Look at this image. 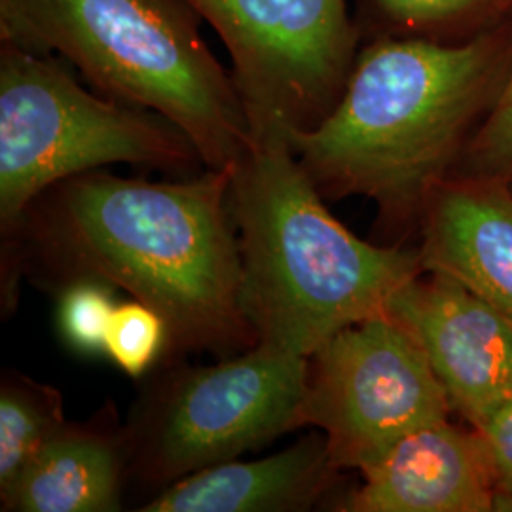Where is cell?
Instances as JSON below:
<instances>
[{
	"label": "cell",
	"mask_w": 512,
	"mask_h": 512,
	"mask_svg": "<svg viewBox=\"0 0 512 512\" xmlns=\"http://www.w3.org/2000/svg\"><path fill=\"white\" fill-rule=\"evenodd\" d=\"M230 184L232 167L177 181L95 169L55 183L2 239V308L16 306L23 275L52 293L99 279L162 315L169 361L255 348Z\"/></svg>",
	"instance_id": "6da1fadb"
},
{
	"label": "cell",
	"mask_w": 512,
	"mask_h": 512,
	"mask_svg": "<svg viewBox=\"0 0 512 512\" xmlns=\"http://www.w3.org/2000/svg\"><path fill=\"white\" fill-rule=\"evenodd\" d=\"M511 67L495 35L465 44L372 38L338 105L289 145L325 200L365 196L389 222L420 219Z\"/></svg>",
	"instance_id": "7a4b0ae2"
},
{
	"label": "cell",
	"mask_w": 512,
	"mask_h": 512,
	"mask_svg": "<svg viewBox=\"0 0 512 512\" xmlns=\"http://www.w3.org/2000/svg\"><path fill=\"white\" fill-rule=\"evenodd\" d=\"M230 209L264 348L310 359L340 330L389 313L425 272L418 251L372 245L334 219L287 141H255L232 165Z\"/></svg>",
	"instance_id": "3957f363"
},
{
	"label": "cell",
	"mask_w": 512,
	"mask_h": 512,
	"mask_svg": "<svg viewBox=\"0 0 512 512\" xmlns=\"http://www.w3.org/2000/svg\"><path fill=\"white\" fill-rule=\"evenodd\" d=\"M0 40L57 55L95 92L164 116L209 169L253 145L232 73L184 0H0Z\"/></svg>",
	"instance_id": "277c9868"
},
{
	"label": "cell",
	"mask_w": 512,
	"mask_h": 512,
	"mask_svg": "<svg viewBox=\"0 0 512 512\" xmlns=\"http://www.w3.org/2000/svg\"><path fill=\"white\" fill-rule=\"evenodd\" d=\"M73 67L0 40V234L10 238L44 190L107 165L175 177L207 169L183 129L152 110L86 90Z\"/></svg>",
	"instance_id": "5b68a950"
},
{
	"label": "cell",
	"mask_w": 512,
	"mask_h": 512,
	"mask_svg": "<svg viewBox=\"0 0 512 512\" xmlns=\"http://www.w3.org/2000/svg\"><path fill=\"white\" fill-rule=\"evenodd\" d=\"M310 359L258 346L217 365H171L126 423L128 475L160 490L293 431Z\"/></svg>",
	"instance_id": "8992f818"
},
{
	"label": "cell",
	"mask_w": 512,
	"mask_h": 512,
	"mask_svg": "<svg viewBox=\"0 0 512 512\" xmlns=\"http://www.w3.org/2000/svg\"><path fill=\"white\" fill-rule=\"evenodd\" d=\"M184 2L230 55L253 143H289L338 105L361 50L348 0Z\"/></svg>",
	"instance_id": "52a82bcc"
},
{
	"label": "cell",
	"mask_w": 512,
	"mask_h": 512,
	"mask_svg": "<svg viewBox=\"0 0 512 512\" xmlns=\"http://www.w3.org/2000/svg\"><path fill=\"white\" fill-rule=\"evenodd\" d=\"M450 412L420 342L384 313L340 330L311 355L293 431H321L334 465L361 473L406 433Z\"/></svg>",
	"instance_id": "ba28073f"
},
{
	"label": "cell",
	"mask_w": 512,
	"mask_h": 512,
	"mask_svg": "<svg viewBox=\"0 0 512 512\" xmlns=\"http://www.w3.org/2000/svg\"><path fill=\"white\" fill-rule=\"evenodd\" d=\"M389 313L416 336L454 412L480 429L512 395V323L458 279L423 272Z\"/></svg>",
	"instance_id": "9c48e42d"
},
{
	"label": "cell",
	"mask_w": 512,
	"mask_h": 512,
	"mask_svg": "<svg viewBox=\"0 0 512 512\" xmlns=\"http://www.w3.org/2000/svg\"><path fill=\"white\" fill-rule=\"evenodd\" d=\"M363 484L334 501L342 512L499 511L492 459L482 435L448 418L393 442L361 471Z\"/></svg>",
	"instance_id": "30bf717a"
},
{
	"label": "cell",
	"mask_w": 512,
	"mask_h": 512,
	"mask_svg": "<svg viewBox=\"0 0 512 512\" xmlns=\"http://www.w3.org/2000/svg\"><path fill=\"white\" fill-rule=\"evenodd\" d=\"M420 226L423 270L458 279L512 323L511 181L446 177L423 203Z\"/></svg>",
	"instance_id": "8fae6325"
},
{
	"label": "cell",
	"mask_w": 512,
	"mask_h": 512,
	"mask_svg": "<svg viewBox=\"0 0 512 512\" xmlns=\"http://www.w3.org/2000/svg\"><path fill=\"white\" fill-rule=\"evenodd\" d=\"M338 467L313 429L268 458L230 459L169 484L141 512H302L330 490Z\"/></svg>",
	"instance_id": "7c38bea8"
},
{
	"label": "cell",
	"mask_w": 512,
	"mask_h": 512,
	"mask_svg": "<svg viewBox=\"0 0 512 512\" xmlns=\"http://www.w3.org/2000/svg\"><path fill=\"white\" fill-rule=\"evenodd\" d=\"M128 465L126 425L107 404L86 423L67 421L12 490L0 495V511H120Z\"/></svg>",
	"instance_id": "4fadbf2b"
},
{
	"label": "cell",
	"mask_w": 512,
	"mask_h": 512,
	"mask_svg": "<svg viewBox=\"0 0 512 512\" xmlns=\"http://www.w3.org/2000/svg\"><path fill=\"white\" fill-rule=\"evenodd\" d=\"M67 425L63 397L52 385L4 370L0 380V495L12 490L44 446Z\"/></svg>",
	"instance_id": "5bb4252c"
},
{
	"label": "cell",
	"mask_w": 512,
	"mask_h": 512,
	"mask_svg": "<svg viewBox=\"0 0 512 512\" xmlns=\"http://www.w3.org/2000/svg\"><path fill=\"white\" fill-rule=\"evenodd\" d=\"M494 0H359V33L368 38L440 37L463 18L478 14Z\"/></svg>",
	"instance_id": "9a60e30c"
},
{
	"label": "cell",
	"mask_w": 512,
	"mask_h": 512,
	"mask_svg": "<svg viewBox=\"0 0 512 512\" xmlns=\"http://www.w3.org/2000/svg\"><path fill=\"white\" fill-rule=\"evenodd\" d=\"M114 287L99 279H74L55 291V325L80 355H105L110 319L116 310Z\"/></svg>",
	"instance_id": "2e32d148"
},
{
	"label": "cell",
	"mask_w": 512,
	"mask_h": 512,
	"mask_svg": "<svg viewBox=\"0 0 512 512\" xmlns=\"http://www.w3.org/2000/svg\"><path fill=\"white\" fill-rule=\"evenodd\" d=\"M167 349L162 315L139 300L118 304L110 319L105 355L131 378L145 376Z\"/></svg>",
	"instance_id": "e0dca14e"
},
{
	"label": "cell",
	"mask_w": 512,
	"mask_h": 512,
	"mask_svg": "<svg viewBox=\"0 0 512 512\" xmlns=\"http://www.w3.org/2000/svg\"><path fill=\"white\" fill-rule=\"evenodd\" d=\"M469 175L512 181V67L469 147Z\"/></svg>",
	"instance_id": "ac0fdd59"
},
{
	"label": "cell",
	"mask_w": 512,
	"mask_h": 512,
	"mask_svg": "<svg viewBox=\"0 0 512 512\" xmlns=\"http://www.w3.org/2000/svg\"><path fill=\"white\" fill-rule=\"evenodd\" d=\"M476 431L482 435L492 459L499 492V511H512V395Z\"/></svg>",
	"instance_id": "d6986e66"
}]
</instances>
